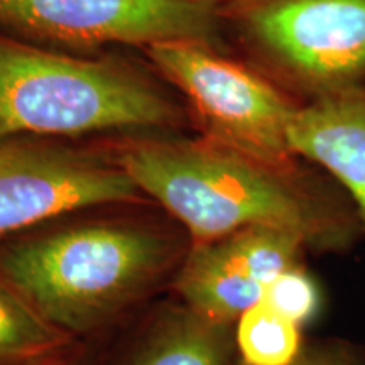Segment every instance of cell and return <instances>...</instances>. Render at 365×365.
<instances>
[{
	"mask_svg": "<svg viewBox=\"0 0 365 365\" xmlns=\"http://www.w3.org/2000/svg\"><path fill=\"white\" fill-rule=\"evenodd\" d=\"M118 163L137 188L208 244L249 227H279L327 244L340 234L333 217L284 173L213 140H139Z\"/></svg>",
	"mask_w": 365,
	"mask_h": 365,
	"instance_id": "6da1fadb",
	"label": "cell"
},
{
	"mask_svg": "<svg viewBox=\"0 0 365 365\" xmlns=\"http://www.w3.org/2000/svg\"><path fill=\"white\" fill-rule=\"evenodd\" d=\"M166 237L127 223H88L0 250V276L66 335L103 325L161 276Z\"/></svg>",
	"mask_w": 365,
	"mask_h": 365,
	"instance_id": "7a4b0ae2",
	"label": "cell"
},
{
	"mask_svg": "<svg viewBox=\"0 0 365 365\" xmlns=\"http://www.w3.org/2000/svg\"><path fill=\"white\" fill-rule=\"evenodd\" d=\"M180 120L176 105L130 68L0 34V140L161 129Z\"/></svg>",
	"mask_w": 365,
	"mask_h": 365,
	"instance_id": "3957f363",
	"label": "cell"
},
{
	"mask_svg": "<svg viewBox=\"0 0 365 365\" xmlns=\"http://www.w3.org/2000/svg\"><path fill=\"white\" fill-rule=\"evenodd\" d=\"M220 17L309 100L365 83V0H227Z\"/></svg>",
	"mask_w": 365,
	"mask_h": 365,
	"instance_id": "277c9868",
	"label": "cell"
},
{
	"mask_svg": "<svg viewBox=\"0 0 365 365\" xmlns=\"http://www.w3.org/2000/svg\"><path fill=\"white\" fill-rule=\"evenodd\" d=\"M145 53L188 100L205 139L274 170L294 171L287 132L298 105L276 85L222 56L208 41H164L145 48Z\"/></svg>",
	"mask_w": 365,
	"mask_h": 365,
	"instance_id": "5b68a950",
	"label": "cell"
},
{
	"mask_svg": "<svg viewBox=\"0 0 365 365\" xmlns=\"http://www.w3.org/2000/svg\"><path fill=\"white\" fill-rule=\"evenodd\" d=\"M218 0H0V24L27 38L68 48L212 43Z\"/></svg>",
	"mask_w": 365,
	"mask_h": 365,
	"instance_id": "8992f818",
	"label": "cell"
},
{
	"mask_svg": "<svg viewBox=\"0 0 365 365\" xmlns=\"http://www.w3.org/2000/svg\"><path fill=\"white\" fill-rule=\"evenodd\" d=\"M143 195L118 159L19 137L0 140V239L63 213Z\"/></svg>",
	"mask_w": 365,
	"mask_h": 365,
	"instance_id": "52a82bcc",
	"label": "cell"
},
{
	"mask_svg": "<svg viewBox=\"0 0 365 365\" xmlns=\"http://www.w3.org/2000/svg\"><path fill=\"white\" fill-rule=\"evenodd\" d=\"M308 240L279 227H249L208 244H195L175 287L195 314L218 327L237 322L264 299L266 287L298 266Z\"/></svg>",
	"mask_w": 365,
	"mask_h": 365,
	"instance_id": "ba28073f",
	"label": "cell"
},
{
	"mask_svg": "<svg viewBox=\"0 0 365 365\" xmlns=\"http://www.w3.org/2000/svg\"><path fill=\"white\" fill-rule=\"evenodd\" d=\"M287 137L296 158L319 164L345 186L365 220V83L296 108Z\"/></svg>",
	"mask_w": 365,
	"mask_h": 365,
	"instance_id": "9c48e42d",
	"label": "cell"
},
{
	"mask_svg": "<svg viewBox=\"0 0 365 365\" xmlns=\"http://www.w3.org/2000/svg\"><path fill=\"white\" fill-rule=\"evenodd\" d=\"M127 365H227L223 327L191 309L163 322Z\"/></svg>",
	"mask_w": 365,
	"mask_h": 365,
	"instance_id": "30bf717a",
	"label": "cell"
},
{
	"mask_svg": "<svg viewBox=\"0 0 365 365\" xmlns=\"http://www.w3.org/2000/svg\"><path fill=\"white\" fill-rule=\"evenodd\" d=\"M66 339L0 276V365L38 364L63 349Z\"/></svg>",
	"mask_w": 365,
	"mask_h": 365,
	"instance_id": "8fae6325",
	"label": "cell"
},
{
	"mask_svg": "<svg viewBox=\"0 0 365 365\" xmlns=\"http://www.w3.org/2000/svg\"><path fill=\"white\" fill-rule=\"evenodd\" d=\"M244 365H291L301 355L299 325L269 304L257 303L237 319Z\"/></svg>",
	"mask_w": 365,
	"mask_h": 365,
	"instance_id": "7c38bea8",
	"label": "cell"
},
{
	"mask_svg": "<svg viewBox=\"0 0 365 365\" xmlns=\"http://www.w3.org/2000/svg\"><path fill=\"white\" fill-rule=\"evenodd\" d=\"M262 301L301 327L318 313L319 289L307 271L294 266L266 287Z\"/></svg>",
	"mask_w": 365,
	"mask_h": 365,
	"instance_id": "4fadbf2b",
	"label": "cell"
},
{
	"mask_svg": "<svg viewBox=\"0 0 365 365\" xmlns=\"http://www.w3.org/2000/svg\"><path fill=\"white\" fill-rule=\"evenodd\" d=\"M291 365H350L335 355L328 354H301Z\"/></svg>",
	"mask_w": 365,
	"mask_h": 365,
	"instance_id": "5bb4252c",
	"label": "cell"
}]
</instances>
